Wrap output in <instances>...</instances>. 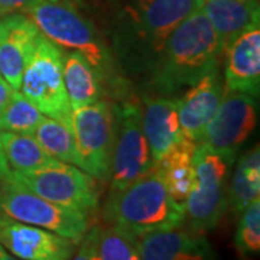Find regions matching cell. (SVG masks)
I'll list each match as a JSON object with an SVG mask.
<instances>
[{
	"label": "cell",
	"mask_w": 260,
	"mask_h": 260,
	"mask_svg": "<svg viewBox=\"0 0 260 260\" xmlns=\"http://www.w3.org/2000/svg\"><path fill=\"white\" fill-rule=\"evenodd\" d=\"M223 47L201 9L195 10L169 35L152 67V83L164 95L194 85L218 70Z\"/></svg>",
	"instance_id": "1"
},
{
	"label": "cell",
	"mask_w": 260,
	"mask_h": 260,
	"mask_svg": "<svg viewBox=\"0 0 260 260\" xmlns=\"http://www.w3.org/2000/svg\"><path fill=\"white\" fill-rule=\"evenodd\" d=\"M203 0H126L116 15L119 52L135 67L155 65L169 35Z\"/></svg>",
	"instance_id": "2"
},
{
	"label": "cell",
	"mask_w": 260,
	"mask_h": 260,
	"mask_svg": "<svg viewBox=\"0 0 260 260\" xmlns=\"http://www.w3.org/2000/svg\"><path fill=\"white\" fill-rule=\"evenodd\" d=\"M22 13L61 49L75 51L93 65L102 84L119 87L116 59L93 20L71 0H35Z\"/></svg>",
	"instance_id": "3"
},
{
	"label": "cell",
	"mask_w": 260,
	"mask_h": 260,
	"mask_svg": "<svg viewBox=\"0 0 260 260\" xmlns=\"http://www.w3.org/2000/svg\"><path fill=\"white\" fill-rule=\"evenodd\" d=\"M103 218L135 237L182 227L185 210L172 201L153 167L146 175L120 191H112L103 208Z\"/></svg>",
	"instance_id": "4"
},
{
	"label": "cell",
	"mask_w": 260,
	"mask_h": 260,
	"mask_svg": "<svg viewBox=\"0 0 260 260\" xmlns=\"http://www.w3.org/2000/svg\"><path fill=\"white\" fill-rule=\"evenodd\" d=\"M236 155L198 143L194 153L195 185L186 198L185 221L189 230L204 234L215 229L227 211L225 179Z\"/></svg>",
	"instance_id": "5"
},
{
	"label": "cell",
	"mask_w": 260,
	"mask_h": 260,
	"mask_svg": "<svg viewBox=\"0 0 260 260\" xmlns=\"http://www.w3.org/2000/svg\"><path fill=\"white\" fill-rule=\"evenodd\" d=\"M64 52L42 34L22 75L19 93L44 116L71 127L73 109L65 91Z\"/></svg>",
	"instance_id": "6"
},
{
	"label": "cell",
	"mask_w": 260,
	"mask_h": 260,
	"mask_svg": "<svg viewBox=\"0 0 260 260\" xmlns=\"http://www.w3.org/2000/svg\"><path fill=\"white\" fill-rule=\"evenodd\" d=\"M0 213L22 223L49 230L77 244L90 229V217L34 194L13 179L10 172L0 181Z\"/></svg>",
	"instance_id": "7"
},
{
	"label": "cell",
	"mask_w": 260,
	"mask_h": 260,
	"mask_svg": "<svg viewBox=\"0 0 260 260\" xmlns=\"http://www.w3.org/2000/svg\"><path fill=\"white\" fill-rule=\"evenodd\" d=\"M19 184L26 186L34 194L65 208L91 217L99 210L97 179L81 168L65 162L38 168L26 172H12Z\"/></svg>",
	"instance_id": "8"
},
{
	"label": "cell",
	"mask_w": 260,
	"mask_h": 260,
	"mask_svg": "<svg viewBox=\"0 0 260 260\" xmlns=\"http://www.w3.org/2000/svg\"><path fill=\"white\" fill-rule=\"evenodd\" d=\"M71 129L80 156V168L94 179L110 178L116 136V106L100 99L93 104L73 110Z\"/></svg>",
	"instance_id": "9"
},
{
	"label": "cell",
	"mask_w": 260,
	"mask_h": 260,
	"mask_svg": "<svg viewBox=\"0 0 260 260\" xmlns=\"http://www.w3.org/2000/svg\"><path fill=\"white\" fill-rule=\"evenodd\" d=\"M155 162L142 126V106L126 100L116 106V136L110 169V192L146 175Z\"/></svg>",
	"instance_id": "10"
},
{
	"label": "cell",
	"mask_w": 260,
	"mask_h": 260,
	"mask_svg": "<svg viewBox=\"0 0 260 260\" xmlns=\"http://www.w3.org/2000/svg\"><path fill=\"white\" fill-rule=\"evenodd\" d=\"M256 124V97L225 88L220 107L208 123L200 143L236 155L239 148L249 139Z\"/></svg>",
	"instance_id": "11"
},
{
	"label": "cell",
	"mask_w": 260,
	"mask_h": 260,
	"mask_svg": "<svg viewBox=\"0 0 260 260\" xmlns=\"http://www.w3.org/2000/svg\"><path fill=\"white\" fill-rule=\"evenodd\" d=\"M0 246L22 260H70L77 243L0 213Z\"/></svg>",
	"instance_id": "12"
},
{
	"label": "cell",
	"mask_w": 260,
	"mask_h": 260,
	"mask_svg": "<svg viewBox=\"0 0 260 260\" xmlns=\"http://www.w3.org/2000/svg\"><path fill=\"white\" fill-rule=\"evenodd\" d=\"M39 37L41 30L22 12L0 18V75L16 91Z\"/></svg>",
	"instance_id": "13"
},
{
	"label": "cell",
	"mask_w": 260,
	"mask_h": 260,
	"mask_svg": "<svg viewBox=\"0 0 260 260\" xmlns=\"http://www.w3.org/2000/svg\"><path fill=\"white\" fill-rule=\"evenodd\" d=\"M224 90L225 87L218 70H214L188 87L182 99L178 100V117L185 138L197 143L201 142L208 123L220 107Z\"/></svg>",
	"instance_id": "14"
},
{
	"label": "cell",
	"mask_w": 260,
	"mask_h": 260,
	"mask_svg": "<svg viewBox=\"0 0 260 260\" xmlns=\"http://www.w3.org/2000/svg\"><path fill=\"white\" fill-rule=\"evenodd\" d=\"M224 87L257 97L260 90V28L247 29L224 51Z\"/></svg>",
	"instance_id": "15"
},
{
	"label": "cell",
	"mask_w": 260,
	"mask_h": 260,
	"mask_svg": "<svg viewBox=\"0 0 260 260\" xmlns=\"http://www.w3.org/2000/svg\"><path fill=\"white\" fill-rule=\"evenodd\" d=\"M140 260H214L204 234L189 229H171L139 239Z\"/></svg>",
	"instance_id": "16"
},
{
	"label": "cell",
	"mask_w": 260,
	"mask_h": 260,
	"mask_svg": "<svg viewBox=\"0 0 260 260\" xmlns=\"http://www.w3.org/2000/svg\"><path fill=\"white\" fill-rule=\"evenodd\" d=\"M142 126L156 164L184 138L178 117L177 99L167 95L146 97L142 107Z\"/></svg>",
	"instance_id": "17"
},
{
	"label": "cell",
	"mask_w": 260,
	"mask_h": 260,
	"mask_svg": "<svg viewBox=\"0 0 260 260\" xmlns=\"http://www.w3.org/2000/svg\"><path fill=\"white\" fill-rule=\"evenodd\" d=\"M200 9L220 39L223 54L239 35L259 25L260 2L257 0H203Z\"/></svg>",
	"instance_id": "18"
},
{
	"label": "cell",
	"mask_w": 260,
	"mask_h": 260,
	"mask_svg": "<svg viewBox=\"0 0 260 260\" xmlns=\"http://www.w3.org/2000/svg\"><path fill=\"white\" fill-rule=\"evenodd\" d=\"M197 145V142L184 136L155 164L169 197L174 203L182 207L195 185L194 153Z\"/></svg>",
	"instance_id": "19"
},
{
	"label": "cell",
	"mask_w": 260,
	"mask_h": 260,
	"mask_svg": "<svg viewBox=\"0 0 260 260\" xmlns=\"http://www.w3.org/2000/svg\"><path fill=\"white\" fill-rule=\"evenodd\" d=\"M64 85L73 110L85 107L100 100L103 84L93 65L80 52L68 51L62 65Z\"/></svg>",
	"instance_id": "20"
},
{
	"label": "cell",
	"mask_w": 260,
	"mask_h": 260,
	"mask_svg": "<svg viewBox=\"0 0 260 260\" xmlns=\"http://www.w3.org/2000/svg\"><path fill=\"white\" fill-rule=\"evenodd\" d=\"M0 146L12 172H26L58 162L32 135L0 130Z\"/></svg>",
	"instance_id": "21"
},
{
	"label": "cell",
	"mask_w": 260,
	"mask_h": 260,
	"mask_svg": "<svg viewBox=\"0 0 260 260\" xmlns=\"http://www.w3.org/2000/svg\"><path fill=\"white\" fill-rule=\"evenodd\" d=\"M260 195V150L259 145L244 153L233 172L227 195L229 205L236 213H242Z\"/></svg>",
	"instance_id": "22"
},
{
	"label": "cell",
	"mask_w": 260,
	"mask_h": 260,
	"mask_svg": "<svg viewBox=\"0 0 260 260\" xmlns=\"http://www.w3.org/2000/svg\"><path fill=\"white\" fill-rule=\"evenodd\" d=\"M32 136L51 156L59 162L80 168V156L71 127L51 117H44L34 130Z\"/></svg>",
	"instance_id": "23"
},
{
	"label": "cell",
	"mask_w": 260,
	"mask_h": 260,
	"mask_svg": "<svg viewBox=\"0 0 260 260\" xmlns=\"http://www.w3.org/2000/svg\"><path fill=\"white\" fill-rule=\"evenodd\" d=\"M90 260H140L139 239L114 225L100 227Z\"/></svg>",
	"instance_id": "24"
},
{
	"label": "cell",
	"mask_w": 260,
	"mask_h": 260,
	"mask_svg": "<svg viewBox=\"0 0 260 260\" xmlns=\"http://www.w3.org/2000/svg\"><path fill=\"white\" fill-rule=\"evenodd\" d=\"M42 119L44 114L19 91H15L0 116V130L32 135Z\"/></svg>",
	"instance_id": "25"
},
{
	"label": "cell",
	"mask_w": 260,
	"mask_h": 260,
	"mask_svg": "<svg viewBox=\"0 0 260 260\" xmlns=\"http://www.w3.org/2000/svg\"><path fill=\"white\" fill-rule=\"evenodd\" d=\"M234 247L242 257H251L260 251V200L242 211L234 234Z\"/></svg>",
	"instance_id": "26"
},
{
	"label": "cell",
	"mask_w": 260,
	"mask_h": 260,
	"mask_svg": "<svg viewBox=\"0 0 260 260\" xmlns=\"http://www.w3.org/2000/svg\"><path fill=\"white\" fill-rule=\"evenodd\" d=\"M99 225L90 227L88 232L85 233V236L83 237V240L77 244L74 254L70 257V260H90L91 254H93L94 246L97 242V236H99Z\"/></svg>",
	"instance_id": "27"
},
{
	"label": "cell",
	"mask_w": 260,
	"mask_h": 260,
	"mask_svg": "<svg viewBox=\"0 0 260 260\" xmlns=\"http://www.w3.org/2000/svg\"><path fill=\"white\" fill-rule=\"evenodd\" d=\"M35 0H0V18L9 13L23 12Z\"/></svg>",
	"instance_id": "28"
},
{
	"label": "cell",
	"mask_w": 260,
	"mask_h": 260,
	"mask_svg": "<svg viewBox=\"0 0 260 260\" xmlns=\"http://www.w3.org/2000/svg\"><path fill=\"white\" fill-rule=\"evenodd\" d=\"M15 91L16 90H13L8 84V81L0 75V116H2V113L5 112V109L9 104L10 99H12Z\"/></svg>",
	"instance_id": "29"
},
{
	"label": "cell",
	"mask_w": 260,
	"mask_h": 260,
	"mask_svg": "<svg viewBox=\"0 0 260 260\" xmlns=\"http://www.w3.org/2000/svg\"><path fill=\"white\" fill-rule=\"evenodd\" d=\"M10 169L8 167V164H6V159H5V155H3V152H2V146H0V181L3 179V178H6L9 175Z\"/></svg>",
	"instance_id": "30"
},
{
	"label": "cell",
	"mask_w": 260,
	"mask_h": 260,
	"mask_svg": "<svg viewBox=\"0 0 260 260\" xmlns=\"http://www.w3.org/2000/svg\"><path fill=\"white\" fill-rule=\"evenodd\" d=\"M0 260H22L16 257V256H13V254H10L9 251L6 250V249H3L2 246H0Z\"/></svg>",
	"instance_id": "31"
},
{
	"label": "cell",
	"mask_w": 260,
	"mask_h": 260,
	"mask_svg": "<svg viewBox=\"0 0 260 260\" xmlns=\"http://www.w3.org/2000/svg\"><path fill=\"white\" fill-rule=\"evenodd\" d=\"M71 2H74L77 6H80V8H83V6H87V5H90L93 0H71Z\"/></svg>",
	"instance_id": "32"
},
{
	"label": "cell",
	"mask_w": 260,
	"mask_h": 260,
	"mask_svg": "<svg viewBox=\"0 0 260 260\" xmlns=\"http://www.w3.org/2000/svg\"><path fill=\"white\" fill-rule=\"evenodd\" d=\"M113 3H116V5H120V3H123V2H126V0H112Z\"/></svg>",
	"instance_id": "33"
},
{
	"label": "cell",
	"mask_w": 260,
	"mask_h": 260,
	"mask_svg": "<svg viewBox=\"0 0 260 260\" xmlns=\"http://www.w3.org/2000/svg\"><path fill=\"white\" fill-rule=\"evenodd\" d=\"M257 2H259V0H257Z\"/></svg>",
	"instance_id": "34"
}]
</instances>
